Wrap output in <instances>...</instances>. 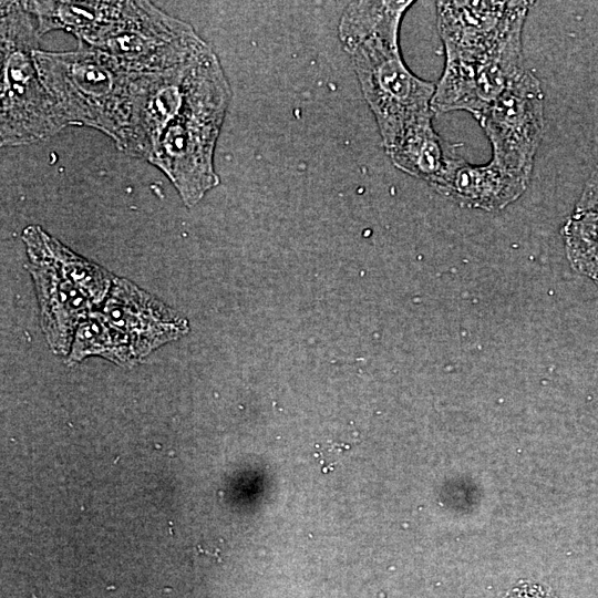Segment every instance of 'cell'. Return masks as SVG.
Returning a JSON list of instances; mask_svg holds the SVG:
<instances>
[{"label":"cell","instance_id":"obj_1","mask_svg":"<svg viewBox=\"0 0 598 598\" xmlns=\"http://www.w3.org/2000/svg\"><path fill=\"white\" fill-rule=\"evenodd\" d=\"M413 1H352L339 23V41L349 55L389 150L420 121L433 116L435 85L415 75L400 50V27Z\"/></svg>","mask_w":598,"mask_h":598},{"label":"cell","instance_id":"obj_2","mask_svg":"<svg viewBox=\"0 0 598 598\" xmlns=\"http://www.w3.org/2000/svg\"><path fill=\"white\" fill-rule=\"evenodd\" d=\"M230 95L219 59L208 47L195 61L181 110L147 161L168 177L188 207L219 184L214 151Z\"/></svg>","mask_w":598,"mask_h":598},{"label":"cell","instance_id":"obj_3","mask_svg":"<svg viewBox=\"0 0 598 598\" xmlns=\"http://www.w3.org/2000/svg\"><path fill=\"white\" fill-rule=\"evenodd\" d=\"M34 60L61 127L95 128L120 148L127 124L133 73L81 42L68 52L39 49Z\"/></svg>","mask_w":598,"mask_h":598},{"label":"cell","instance_id":"obj_4","mask_svg":"<svg viewBox=\"0 0 598 598\" xmlns=\"http://www.w3.org/2000/svg\"><path fill=\"white\" fill-rule=\"evenodd\" d=\"M0 144L19 146L62 130L34 60L41 34L24 1H1Z\"/></svg>","mask_w":598,"mask_h":598},{"label":"cell","instance_id":"obj_5","mask_svg":"<svg viewBox=\"0 0 598 598\" xmlns=\"http://www.w3.org/2000/svg\"><path fill=\"white\" fill-rule=\"evenodd\" d=\"M51 348L69 350L76 323L106 296L112 276L76 256L39 226L22 233Z\"/></svg>","mask_w":598,"mask_h":598},{"label":"cell","instance_id":"obj_6","mask_svg":"<svg viewBox=\"0 0 598 598\" xmlns=\"http://www.w3.org/2000/svg\"><path fill=\"white\" fill-rule=\"evenodd\" d=\"M92 47L128 73L165 71L198 55L208 44L194 28L148 1H135L133 12Z\"/></svg>","mask_w":598,"mask_h":598},{"label":"cell","instance_id":"obj_7","mask_svg":"<svg viewBox=\"0 0 598 598\" xmlns=\"http://www.w3.org/2000/svg\"><path fill=\"white\" fill-rule=\"evenodd\" d=\"M524 23H517L486 52L445 51L444 70L431 103L433 113L466 111L477 121L525 68L522 51Z\"/></svg>","mask_w":598,"mask_h":598},{"label":"cell","instance_id":"obj_8","mask_svg":"<svg viewBox=\"0 0 598 598\" xmlns=\"http://www.w3.org/2000/svg\"><path fill=\"white\" fill-rule=\"evenodd\" d=\"M496 164L530 179L544 133V94L524 68L477 120Z\"/></svg>","mask_w":598,"mask_h":598},{"label":"cell","instance_id":"obj_9","mask_svg":"<svg viewBox=\"0 0 598 598\" xmlns=\"http://www.w3.org/2000/svg\"><path fill=\"white\" fill-rule=\"evenodd\" d=\"M200 53L165 71L133 73L130 111L121 151L150 159L165 128L183 105L193 66Z\"/></svg>","mask_w":598,"mask_h":598},{"label":"cell","instance_id":"obj_10","mask_svg":"<svg viewBox=\"0 0 598 598\" xmlns=\"http://www.w3.org/2000/svg\"><path fill=\"white\" fill-rule=\"evenodd\" d=\"M101 313L134 360L187 331L183 318L123 279L114 282Z\"/></svg>","mask_w":598,"mask_h":598},{"label":"cell","instance_id":"obj_11","mask_svg":"<svg viewBox=\"0 0 598 598\" xmlns=\"http://www.w3.org/2000/svg\"><path fill=\"white\" fill-rule=\"evenodd\" d=\"M529 1H437L436 20L444 51L483 53L525 21Z\"/></svg>","mask_w":598,"mask_h":598},{"label":"cell","instance_id":"obj_12","mask_svg":"<svg viewBox=\"0 0 598 598\" xmlns=\"http://www.w3.org/2000/svg\"><path fill=\"white\" fill-rule=\"evenodd\" d=\"M41 34L63 30L92 45L112 32L134 10L135 1H24Z\"/></svg>","mask_w":598,"mask_h":598},{"label":"cell","instance_id":"obj_13","mask_svg":"<svg viewBox=\"0 0 598 598\" xmlns=\"http://www.w3.org/2000/svg\"><path fill=\"white\" fill-rule=\"evenodd\" d=\"M529 181L492 159L484 165L463 161L436 192L461 207L494 212L518 199Z\"/></svg>","mask_w":598,"mask_h":598},{"label":"cell","instance_id":"obj_14","mask_svg":"<svg viewBox=\"0 0 598 598\" xmlns=\"http://www.w3.org/2000/svg\"><path fill=\"white\" fill-rule=\"evenodd\" d=\"M432 118L413 125L385 152L398 169L426 182L436 192L464 159L457 153L458 145L435 132Z\"/></svg>","mask_w":598,"mask_h":598},{"label":"cell","instance_id":"obj_15","mask_svg":"<svg viewBox=\"0 0 598 598\" xmlns=\"http://www.w3.org/2000/svg\"><path fill=\"white\" fill-rule=\"evenodd\" d=\"M561 234L571 268L598 285V210H574Z\"/></svg>","mask_w":598,"mask_h":598},{"label":"cell","instance_id":"obj_16","mask_svg":"<svg viewBox=\"0 0 598 598\" xmlns=\"http://www.w3.org/2000/svg\"><path fill=\"white\" fill-rule=\"evenodd\" d=\"M91 354H99L117 363L133 361L101 312L89 313L79 326L70 360L80 361Z\"/></svg>","mask_w":598,"mask_h":598},{"label":"cell","instance_id":"obj_17","mask_svg":"<svg viewBox=\"0 0 598 598\" xmlns=\"http://www.w3.org/2000/svg\"><path fill=\"white\" fill-rule=\"evenodd\" d=\"M575 210H598V166L586 181Z\"/></svg>","mask_w":598,"mask_h":598},{"label":"cell","instance_id":"obj_18","mask_svg":"<svg viewBox=\"0 0 598 598\" xmlns=\"http://www.w3.org/2000/svg\"><path fill=\"white\" fill-rule=\"evenodd\" d=\"M509 598H553L547 592H543L536 589L519 590L512 595Z\"/></svg>","mask_w":598,"mask_h":598}]
</instances>
